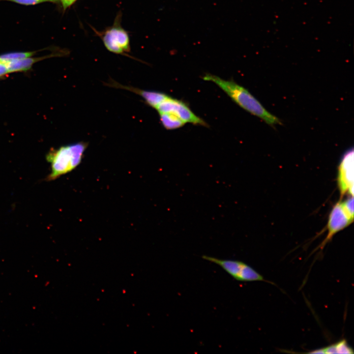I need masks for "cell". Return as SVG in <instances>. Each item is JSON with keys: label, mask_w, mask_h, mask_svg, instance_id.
<instances>
[{"label": "cell", "mask_w": 354, "mask_h": 354, "mask_svg": "<svg viewBox=\"0 0 354 354\" xmlns=\"http://www.w3.org/2000/svg\"><path fill=\"white\" fill-rule=\"evenodd\" d=\"M155 110L158 113H172L185 123H190L194 125L208 126L206 122L194 113L185 102L170 96L162 102Z\"/></svg>", "instance_id": "5"}, {"label": "cell", "mask_w": 354, "mask_h": 354, "mask_svg": "<svg viewBox=\"0 0 354 354\" xmlns=\"http://www.w3.org/2000/svg\"><path fill=\"white\" fill-rule=\"evenodd\" d=\"M35 52H16L0 55V61L6 63L9 61L30 57Z\"/></svg>", "instance_id": "11"}, {"label": "cell", "mask_w": 354, "mask_h": 354, "mask_svg": "<svg viewBox=\"0 0 354 354\" xmlns=\"http://www.w3.org/2000/svg\"><path fill=\"white\" fill-rule=\"evenodd\" d=\"M159 114L161 124L167 130L178 129L185 124L177 117L172 113H160Z\"/></svg>", "instance_id": "10"}, {"label": "cell", "mask_w": 354, "mask_h": 354, "mask_svg": "<svg viewBox=\"0 0 354 354\" xmlns=\"http://www.w3.org/2000/svg\"><path fill=\"white\" fill-rule=\"evenodd\" d=\"M8 73L6 63L0 61V77Z\"/></svg>", "instance_id": "15"}, {"label": "cell", "mask_w": 354, "mask_h": 354, "mask_svg": "<svg viewBox=\"0 0 354 354\" xmlns=\"http://www.w3.org/2000/svg\"><path fill=\"white\" fill-rule=\"evenodd\" d=\"M43 58L28 57L6 62L8 72L26 71L30 69L32 65Z\"/></svg>", "instance_id": "9"}, {"label": "cell", "mask_w": 354, "mask_h": 354, "mask_svg": "<svg viewBox=\"0 0 354 354\" xmlns=\"http://www.w3.org/2000/svg\"><path fill=\"white\" fill-rule=\"evenodd\" d=\"M345 212L353 222L354 220V198L353 196L348 198L343 202L341 203Z\"/></svg>", "instance_id": "12"}, {"label": "cell", "mask_w": 354, "mask_h": 354, "mask_svg": "<svg viewBox=\"0 0 354 354\" xmlns=\"http://www.w3.org/2000/svg\"><path fill=\"white\" fill-rule=\"evenodd\" d=\"M88 146L87 143L80 142L52 149L46 157L51 165L47 180L56 179L74 170L81 163Z\"/></svg>", "instance_id": "2"}, {"label": "cell", "mask_w": 354, "mask_h": 354, "mask_svg": "<svg viewBox=\"0 0 354 354\" xmlns=\"http://www.w3.org/2000/svg\"><path fill=\"white\" fill-rule=\"evenodd\" d=\"M1 0L10 1L26 5H34L46 1L45 0Z\"/></svg>", "instance_id": "13"}, {"label": "cell", "mask_w": 354, "mask_h": 354, "mask_svg": "<svg viewBox=\"0 0 354 354\" xmlns=\"http://www.w3.org/2000/svg\"><path fill=\"white\" fill-rule=\"evenodd\" d=\"M352 222L343 210L341 202H337L329 214L327 225L328 234L320 247L323 248L336 233L347 227Z\"/></svg>", "instance_id": "7"}, {"label": "cell", "mask_w": 354, "mask_h": 354, "mask_svg": "<svg viewBox=\"0 0 354 354\" xmlns=\"http://www.w3.org/2000/svg\"><path fill=\"white\" fill-rule=\"evenodd\" d=\"M354 149L343 155L338 167V184L342 198L346 193L354 195Z\"/></svg>", "instance_id": "6"}, {"label": "cell", "mask_w": 354, "mask_h": 354, "mask_svg": "<svg viewBox=\"0 0 354 354\" xmlns=\"http://www.w3.org/2000/svg\"><path fill=\"white\" fill-rule=\"evenodd\" d=\"M78 0H59L64 11L73 5Z\"/></svg>", "instance_id": "14"}, {"label": "cell", "mask_w": 354, "mask_h": 354, "mask_svg": "<svg viewBox=\"0 0 354 354\" xmlns=\"http://www.w3.org/2000/svg\"><path fill=\"white\" fill-rule=\"evenodd\" d=\"M203 79L216 84L239 107L267 124L271 126L281 124L280 119L267 110L249 90L234 81L210 74L204 75Z\"/></svg>", "instance_id": "1"}, {"label": "cell", "mask_w": 354, "mask_h": 354, "mask_svg": "<svg viewBox=\"0 0 354 354\" xmlns=\"http://www.w3.org/2000/svg\"><path fill=\"white\" fill-rule=\"evenodd\" d=\"M202 258L221 267L235 279L243 282L265 281L263 276L247 264L238 261L224 260L203 255Z\"/></svg>", "instance_id": "4"}, {"label": "cell", "mask_w": 354, "mask_h": 354, "mask_svg": "<svg viewBox=\"0 0 354 354\" xmlns=\"http://www.w3.org/2000/svg\"><path fill=\"white\" fill-rule=\"evenodd\" d=\"M122 15L118 12L112 26L102 31H94L101 38L106 48L113 53L127 56L130 51L128 32L121 26Z\"/></svg>", "instance_id": "3"}, {"label": "cell", "mask_w": 354, "mask_h": 354, "mask_svg": "<svg viewBox=\"0 0 354 354\" xmlns=\"http://www.w3.org/2000/svg\"><path fill=\"white\" fill-rule=\"evenodd\" d=\"M312 354H353V349L346 340H342L330 346L309 352Z\"/></svg>", "instance_id": "8"}, {"label": "cell", "mask_w": 354, "mask_h": 354, "mask_svg": "<svg viewBox=\"0 0 354 354\" xmlns=\"http://www.w3.org/2000/svg\"><path fill=\"white\" fill-rule=\"evenodd\" d=\"M45 1L57 3L59 1V0H45Z\"/></svg>", "instance_id": "16"}]
</instances>
